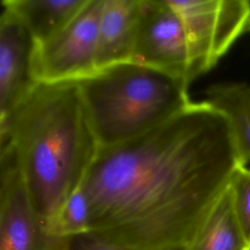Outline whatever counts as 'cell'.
<instances>
[{"label": "cell", "mask_w": 250, "mask_h": 250, "mask_svg": "<svg viewBox=\"0 0 250 250\" xmlns=\"http://www.w3.org/2000/svg\"><path fill=\"white\" fill-rule=\"evenodd\" d=\"M35 41L20 18L2 6L0 17V121L38 84L33 70Z\"/></svg>", "instance_id": "ba28073f"}, {"label": "cell", "mask_w": 250, "mask_h": 250, "mask_svg": "<svg viewBox=\"0 0 250 250\" xmlns=\"http://www.w3.org/2000/svg\"><path fill=\"white\" fill-rule=\"evenodd\" d=\"M103 3L104 0H88L65 27L36 45L33 70L38 83L76 82L98 69V27Z\"/></svg>", "instance_id": "5b68a950"}, {"label": "cell", "mask_w": 250, "mask_h": 250, "mask_svg": "<svg viewBox=\"0 0 250 250\" xmlns=\"http://www.w3.org/2000/svg\"><path fill=\"white\" fill-rule=\"evenodd\" d=\"M187 247L188 250H250L234 213L229 186Z\"/></svg>", "instance_id": "7c38bea8"}, {"label": "cell", "mask_w": 250, "mask_h": 250, "mask_svg": "<svg viewBox=\"0 0 250 250\" xmlns=\"http://www.w3.org/2000/svg\"><path fill=\"white\" fill-rule=\"evenodd\" d=\"M182 19L195 78L212 69L250 22L247 0H169Z\"/></svg>", "instance_id": "277c9868"}, {"label": "cell", "mask_w": 250, "mask_h": 250, "mask_svg": "<svg viewBox=\"0 0 250 250\" xmlns=\"http://www.w3.org/2000/svg\"><path fill=\"white\" fill-rule=\"evenodd\" d=\"M229 188L236 219L250 247V168L240 166L231 178Z\"/></svg>", "instance_id": "5bb4252c"}, {"label": "cell", "mask_w": 250, "mask_h": 250, "mask_svg": "<svg viewBox=\"0 0 250 250\" xmlns=\"http://www.w3.org/2000/svg\"><path fill=\"white\" fill-rule=\"evenodd\" d=\"M228 119L241 166L250 163V84L223 82L210 86L206 100Z\"/></svg>", "instance_id": "8fae6325"}, {"label": "cell", "mask_w": 250, "mask_h": 250, "mask_svg": "<svg viewBox=\"0 0 250 250\" xmlns=\"http://www.w3.org/2000/svg\"><path fill=\"white\" fill-rule=\"evenodd\" d=\"M0 139L45 225L80 188L100 149L76 82L38 83L0 121Z\"/></svg>", "instance_id": "7a4b0ae2"}, {"label": "cell", "mask_w": 250, "mask_h": 250, "mask_svg": "<svg viewBox=\"0 0 250 250\" xmlns=\"http://www.w3.org/2000/svg\"><path fill=\"white\" fill-rule=\"evenodd\" d=\"M76 83L100 147L138 138L192 103L187 81L132 61L99 68Z\"/></svg>", "instance_id": "3957f363"}, {"label": "cell", "mask_w": 250, "mask_h": 250, "mask_svg": "<svg viewBox=\"0 0 250 250\" xmlns=\"http://www.w3.org/2000/svg\"><path fill=\"white\" fill-rule=\"evenodd\" d=\"M53 250H68L67 246V239H62L59 241V243L56 245V247Z\"/></svg>", "instance_id": "2e32d148"}, {"label": "cell", "mask_w": 250, "mask_h": 250, "mask_svg": "<svg viewBox=\"0 0 250 250\" xmlns=\"http://www.w3.org/2000/svg\"><path fill=\"white\" fill-rule=\"evenodd\" d=\"M132 62L184 79H195L181 17L169 0H141Z\"/></svg>", "instance_id": "8992f818"}, {"label": "cell", "mask_w": 250, "mask_h": 250, "mask_svg": "<svg viewBox=\"0 0 250 250\" xmlns=\"http://www.w3.org/2000/svg\"><path fill=\"white\" fill-rule=\"evenodd\" d=\"M88 0H3L2 6L15 13L28 29L36 45L65 27Z\"/></svg>", "instance_id": "30bf717a"}, {"label": "cell", "mask_w": 250, "mask_h": 250, "mask_svg": "<svg viewBox=\"0 0 250 250\" xmlns=\"http://www.w3.org/2000/svg\"><path fill=\"white\" fill-rule=\"evenodd\" d=\"M227 117L206 101L100 147L80 188L90 232L125 249L188 245L240 167Z\"/></svg>", "instance_id": "6da1fadb"}, {"label": "cell", "mask_w": 250, "mask_h": 250, "mask_svg": "<svg viewBox=\"0 0 250 250\" xmlns=\"http://www.w3.org/2000/svg\"><path fill=\"white\" fill-rule=\"evenodd\" d=\"M68 250H125L92 232L67 239Z\"/></svg>", "instance_id": "9a60e30c"}, {"label": "cell", "mask_w": 250, "mask_h": 250, "mask_svg": "<svg viewBox=\"0 0 250 250\" xmlns=\"http://www.w3.org/2000/svg\"><path fill=\"white\" fill-rule=\"evenodd\" d=\"M141 0H104L98 27L97 67L132 61Z\"/></svg>", "instance_id": "9c48e42d"}, {"label": "cell", "mask_w": 250, "mask_h": 250, "mask_svg": "<svg viewBox=\"0 0 250 250\" xmlns=\"http://www.w3.org/2000/svg\"><path fill=\"white\" fill-rule=\"evenodd\" d=\"M60 240L35 211L11 146L1 143L0 250H53Z\"/></svg>", "instance_id": "52a82bcc"}, {"label": "cell", "mask_w": 250, "mask_h": 250, "mask_svg": "<svg viewBox=\"0 0 250 250\" xmlns=\"http://www.w3.org/2000/svg\"><path fill=\"white\" fill-rule=\"evenodd\" d=\"M247 31H249V32H250V22H249V24H248V28H247Z\"/></svg>", "instance_id": "ac0fdd59"}, {"label": "cell", "mask_w": 250, "mask_h": 250, "mask_svg": "<svg viewBox=\"0 0 250 250\" xmlns=\"http://www.w3.org/2000/svg\"><path fill=\"white\" fill-rule=\"evenodd\" d=\"M46 229L57 239H68L90 232V207L81 188L70 194L57 215L46 225Z\"/></svg>", "instance_id": "4fadbf2b"}, {"label": "cell", "mask_w": 250, "mask_h": 250, "mask_svg": "<svg viewBox=\"0 0 250 250\" xmlns=\"http://www.w3.org/2000/svg\"><path fill=\"white\" fill-rule=\"evenodd\" d=\"M158 250H188V247L187 245H173V246L160 248Z\"/></svg>", "instance_id": "e0dca14e"}]
</instances>
